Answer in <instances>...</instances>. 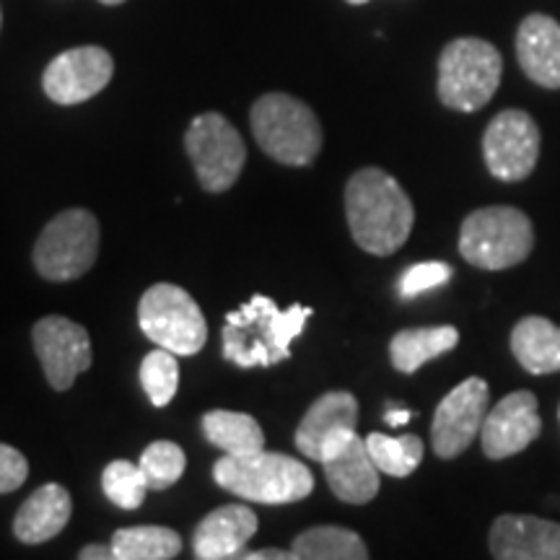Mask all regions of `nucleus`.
<instances>
[{"label": "nucleus", "mask_w": 560, "mask_h": 560, "mask_svg": "<svg viewBox=\"0 0 560 560\" xmlns=\"http://www.w3.org/2000/svg\"><path fill=\"white\" fill-rule=\"evenodd\" d=\"M346 215L355 244L376 257L395 255L416 223L408 192L392 174L376 166H366L348 179Z\"/></svg>", "instance_id": "obj_1"}, {"label": "nucleus", "mask_w": 560, "mask_h": 560, "mask_svg": "<svg viewBox=\"0 0 560 560\" xmlns=\"http://www.w3.org/2000/svg\"><path fill=\"white\" fill-rule=\"evenodd\" d=\"M310 317V306L293 304L283 312L276 301L257 293L240 310L226 314L223 359L242 369L276 366L291 359V342L304 332Z\"/></svg>", "instance_id": "obj_2"}, {"label": "nucleus", "mask_w": 560, "mask_h": 560, "mask_svg": "<svg viewBox=\"0 0 560 560\" xmlns=\"http://www.w3.org/2000/svg\"><path fill=\"white\" fill-rule=\"evenodd\" d=\"M213 478L229 493L265 506L304 501L314 490V475L304 462L265 450L244 457L226 454L213 465Z\"/></svg>", "instance_id": "obj_3"}, {"label": "nucleus", "mask_w": 560, "mask_h": 560, "mask_svg": "<svg viewBox=\"0 0 560 560\" xmlns=\"http://www.w3.org/2000/svg\"><path fill=\"white\" fill-rule=\"evenodd\" d=\"M252 136L270 159L306 166L322 151V125L310 104L289 94H265L252 107Z\"/></svg>", "instance_id": "obj_4"}, {"label": "nucleus", "mask_w": 560, "mask_h": 560, "mask_svg": "<svg viewBox=\"0 0 560 560\" xmlns=\"http://www.w3.org/2000/svg\"><path fill=\"white\" fill-rule=\"evenodd\" d=\"M535 249L529 215L511 206L472 210L459 229V255L475 268L506 270L522 265Z\"/></svg>", "instance_id": "obj_5"}, {"label": "nucleus", "mask_w": 560, "mask_h": 560, "mask_svg": "<svg viewBox=\"0 0 560 560\" xmlns=\"http://www.w3.org/2000/svg\"><path fill=\"white\" fill-rule=\"evenodd\" d=\"M501 52L486 39L459 37L439 58V100L454 112H478L501 86Z\"/></svg>", "instance_id": "obj_6"}, {"label": "nucleus", "mask_w": 560, "mask_h": 560, "mask_svg": "<svg viewBox=\"0 0 560 560\" xmlns=\"http://www.w3.org/2000/svg\"><path fill=\"white\" fill-rule=\"evenodd\" d=\"M100 255V221L83 208L62 210L34 244V268L45 280L66 283L91 270Z\"/></svg>", "instance_id": "obj_7"}, {"label": "nucleus", "mask_w": 560, "mask_h": 560, "mask_svg": "<svg viewBox=\"0 0 560 560\" xmlns=\"http://www.w3.org/2000/svg\"><path fill=\"white\" fill-rule=\"evenodd\" d=\"M138 322L145 338L174 355L200 353L208 340V322L198 301L174 283H156L138 304Z\"/></svg>", "instance_id": "obj_8"}, {"label": "nucleus", "mask_w": 560, "mask_h": 560, "mask_svg": "<svg viewBox=\"0 0 560 560\" xmlns=\"http://www.w3.org/2000/svg\"><path fill=\"white\" fill-rule=\"evenodd\" d=\"M185 149L202 190L226 192L244 170L247 149L240 130L219 112H206L192 120L185 136Z\"/></svg>", "instance_id": "obj_9"}, {"label": "nucleus", "mask_w": 560, "mask_h": 560, "mask_svg": "<svg viewBox=\"0 0 560 560\" xmlns=\"http://www.w3.org/2000/svg\"><path fill=\"white\" fill-rule=\"evenodd\" d=\"M482 156L495 179H527L540 159V128L524 109H503L486 128Z\"/></svg>", "instance_id": "obj_10"}, {"label": "nucleus", "mask_w": 560, "mask_h": 560, "mask_svg": "<svg viewBox=\"0 0 560 560\" xmlns=\"http://www.w3.org/2000/svg\"><path fill=\"white\" fill-rule=\"evenodd\" d=\"M488 410L490 389L486 380L470 376V380L457 384L433 412L431 444L436 457L454 459L462 452H467L475 436H480Z\"/></svg>", "instance_id": "obj_11"}, {"label": "nucleus", "mask_w": 560, "mask_h": 560, "mask_svg": "<svg viewBox=\"0 0 560 560\" xmlns=\"http://www.w3.org/2000/svg\"><path fill=\"white\" fill-rule=\"evenodd\" d=\"M34 350H37L42 369H45L47 382L52 389L66 392L75 376L83 374L91 366V340L79 322L60 317L39 319L32 330Z\"/></svg>", "instance_id": "obj_12"}, {"label": "nucleus", "mask_w": 560, "mask_h": 560, "mask_svg": "<svg viewBox=\"0 0 560 560\" xmlns=\"http://www.w3.org/2000/svg\"><path fill=\"white\" fill-rule=\"evenodd\" d=\"M112 73H115V60L104 47H73L47 66L42 89L55 104L70 107L100 94L112 81Z\"/></svg>", "instance_id": "obj_13"}, {"label": "nucleus", "mask_w": 560, "mask_h": 560, "mask_svg": "<svg viewBox=\"0 0 560 560\" xmlns=\"http://www.w3.org/2000/svg\"><path fill=\"white\" fill-rule=\"evenodd\" d=\"M537 397L529 389H516L488 410L480 429V444L488 459H509L527 450L542 433Z\"/></svg>", "instance_id": "obj_14"}, {"label": "nucleus", "mask_w": 560, "mask_h": 560, "mask_svg": "<svg viewBox=\"0 0 560 560\" xmlns=\"http://www.w3.org/2000/svg\"><path fill=\"white\" fill-rule=\"evenodd\" d=\"M355 423H359V400L350 392H327L299 423L296 450L322 465L353 436Z\"/></svg>", "instance_id": "obj_15"}, {"label": "nucleus", "mask_w": 560, "mask_h": 560, "mask_svg": "<svg viewBox=\"0 0 560 560\" xmlns=\"http://www.w3.org/2000/svg\"><path fill=\"white\" fill-rule=\"evenodd\" d=\"M490 556L499 560H560V524L503 514L490 527Z\"/></svg>", "instance_id": "obj_16"}, {"label": "nucleus", "mask_w": 560, "mask_h": 560, "mask_svg": "<svg viewBox=\"0 0 560 560\" xmlns=\"http://www.w3.org/2000/svg\"><path fill=\"white\" fill-rule=\"evenodd\" d=\"M322 467H325V478L332 493L340 501L363 506L380 493V467L371 459L366 439H361L359 433H353L338 452L322 462Z\"/></svg>", "instance_id": "obj_17"}, {"label": "nucleus", "mask_w": 560, "mask_h": 560, "mask_svg": "<svg viewBox=\"0 0 560 560\" xmlns=\"http://www.w3.org/2000/svg\"><path fill=\"white\" fill-rule=\"evenodd\" d=\"M516 58L529 81L560 89V24L545 13H532L516 32Z\"/></svg>", "instance_id": "obj_18"}, {"label": "nucleus", "mask_w": 560, "mask_h": 560, "mask_svg": "<svg viewBox=\"0 0 560 560\" xmlns=\"http://www.w3.org/2000/svg\"><path fill=\"white\" fill-rule=\"evenodd\" d=\"M257 532V514L244 506H221L210 511L195 529L192 548L200 560L240 558Z\"/></svg>", "instance_id": "obj_19"}, {"label": "nucleus", "mask_w": 560, "mask_h": 560, "mask_svg": "<svg viewBox=\"0 0 560 560\" xmlns=\"http://www.w3.org/2000/svg\"><path fill=\"white\" fill-rule=\"evenodd\" d=\"M70 511H73V503H70L68 490L58 482H47L21 503L16 520H13V535L26 545L52 540L66 529Z\"/></svg>", "instance_id": "obj_20"}, {"label": "nucleus", "mask_w": 560, "mask_h": 560, "mask_svg": "<svg viewBox=\"0 0 560 560\" xmlns=\"http://www.w3.org/2000/svg\"><path fill=\"white\" fill-rule=\"evenodd\" d=\"M511 353L529 374L560 371V327L545 317H524L511 330Z\"/></svg>", "instance_id": "obj_21"}, {"label": "nucleus", "mask_w": 560, "mask_h": 560, "mask_svg": "<svg viewBox=\"0 0 560 560\" xmlns=\"http://www.w3.org/2000/svg\"><path fill=\"white\" fill-rule=\"evenodd\" d=\"M459 330L452 325L439 327H412V330L397 332L389 342L392 366L402 374H416L420 366L450 353L457 348Z\"/></svg>", "instance_id": "obj_22"}, {"label": "nucleus", "mask_w": 560, "mask_h": 560, "mask_svg": "<svg viewBox=\"0 0 560 560\" xmlns=\"http://www.w3.org/2000/svg\"><path fill=\"white\" fill-rule=\"evenodd\" d=\"M202 433L213 446L231 457H244L265 450L262 425L247 412L210 410L202 416Z\"/></svg>", "instance_id": "obj_23"}, {"label": "nucleus", "mask_w": 560, "mask_h": 560, "mask_svg": "<svg viewBox=\"0 0 560 560\" xmlns=\"http://www.w3.org/2000/svg\"><path fill=\"white\" fill-rule=\"evenodd\" d=\"M296 560H366V542L346 527H312L293 540Z\"/></svg>", "instance_id": "obj_24"}, {"label": "nucleus", "mask_w": 560, "mask_h": 560, "mask_svg": "<svg viewBox=\"0 0 560 560\" xmlns=\"http://www.w3.org/2000/svg\"><path fill=\"white\" fill-rule=\"evenodd\" d=\"M182 550V537L170 527H128L112 537L117 560H170Z\"/></svg>", "instance_id": "obj_25"}, {"label": "nucleus", "mask_w": 560, "mask_h": 560, "mask_svg": "<svg viewBox=\"0 0 560 560\" xmlns=\"http://www.w3.org/2000/svg\"><path fill=\"white\" fill-rule=\"evenodd\" d=\"M366 446L380 472L392 478H408L423 462V441L412 433L392 439L387 433H369Z\"/></svg>", "instance_id": "obj_26"}, {"label": "nucleus", "mask_w": 560, "mask_h": 560, "mask_svg": "<svg viewBox=\"0 0 560 560\" xmlns=\"http://www.w3.org/2000/svg\"><path fill=\"white\" fill-rule=\"evenodd\" d=\"M140 384H143L151 405L166 408V405L172 402V397L177 395L179 387L177 355L166 348L151 350L143 359V363H140Z\"/></svg>", "instance_id": "obj_27"}, {"label": "nucleus", "mask_w": 560, "mask_h": 560, "mask_svg": "<svg viewBox=\"0 0 560 560\" xmlns=\"http://www.w3.org/2000/svg\"><path fill=\"white\" fill-rule=\"evenodd\" d=\"M102 488H104V495H107L115 506L128 509V511L138 509L140 503L145 501V490H151L149 480H145L143 470H140V465H132L128 459L109 462V465L104 467Z\"/></svg>", "instance_id": "obj_28"}, {"label": "nucleus", "mask_w": 560, "mask_h": 560, "mask_svg": "<svg viewBox=\"0 0 560 560\" xmlns=\"http://www.w3.org/2000/svg\"><path fill=\"white\" fill-rule=\"evenodd\" d=\"M140 470H143L145 480H149L151 490H166L174 482H179L185 475V452L179 450L174 441H153L151 446H145V452L140 454Z\"/></svg>", "instance_id": "obj_29"}, {"label": "nucleus", "mask_w": 560, "mask_h": 560, "mask_svg": "<svg viewBox=\"0 0 560 560\" xmlns=\"http://www.w3.org/2000/svg\"><path fill=\"white\" fill-rule=\"evenodd\" d=\"M452 276H454V268L446 262H439V260L418 262L402 272L400 283H397V293H400V299H416L420 293L450 283Z\"/></svg>", "instance_id": "obj_30"}, {"label": "nucleus", "mask_w": 560, "mask_h": 560, "mask_svg": "<svg viewBox=\"0 0 560 560\" xmlns=\"http://www.w3.org/2000/svg\"><path fill=\"white\" fill-rule=\"evenodd\" d=\"M30 478V462L9 444H0V493H13Z\"/></svg>", "instance_id": "obj_31"}, {"label": "nucleus", "mask_w": 560, "mask_h": 560, "mask_svg": "<svg viewBox=\"0 0 560 560\" xmlns=\"http://www.w3.org/2000/svg\"><path fill=\"white\" fill-rule=\"evenodd\" d=\"M240 558H244V560H296V558H293V550H278V548L257 550V552H242Z\"/></svg>", "instance_id": "obj_32"}, {"label": "nucleus", "mask_w": 560, "mask_h": 560, "mask_svg": "<svg viewBox=\"0 0 560 560\" xmlns=\"http://www.w3.org/2000/svg\"><path fill=\"white\" fill-rule=\"evenodd\" d=\"M79 558L81 560H109V558H115V552H112V548H102V545H86V548L79 552Z\"/></svg>", "instance_id": "obj_33"}, {"label": "nucleus", "mask_w": 560, "mask_h": 560, "mask_svg": "<svg viewBox=\"0 0 560 560\" xmlns=\"http://www.w3.org/2000/svg\"><path fill=\"white\" fill-rule=\"evenodd\" d=\"M410 418H412V412L402 410V408H389L387 412H384V420H387V425H392V429H400V425L408 423Z\"/></svg>", "instance_id": "obj_34"}, {"label": "nucleus", "mask_w": 560, "mask_h": 560, "mask_svg": "<svg viewBox=\"0 0 560 560\" xmlns=\"http://www.w3.org/2000/svg\"><path fill=\"white\" fill-rule=\"evenodd\" d=\"M104 5H120V3H125V0H102Z\"/></svg>", "instance_id": "obj_35"}, {"label": "nucleus", "mask_w": 560, "mask_h": 560, "mask_svg": "<svg viewBox=\"0 0 560 560\" xmlns=\"http://www.w3.org/2000/svg\"><path fill=\"white\" fill-rule=\"evenodd\" d=\"M350 5H363V3H369V0H348Z\"/></svg>", "instance_id": "obj_36"}, {"label": "nucleus", "mask_w": 560, "mask_h": 560, "mask_svg": "<svg viewBox=\"0 0 560 560\" xmlns=\"http://www.w3.org/2000/svg\"><path fill=\"white\" fill-rule=\"evenodd\" d=\"M0 24H3V13H0Z\"/></svg>", "instance_id": "obj_37"}, {"label": "nucleus", "mask_w": 560, "mask_h": 560, "mask_svg": "<svg viewBox=\"0 0 560 560\" xmlns=\"http://www.w3.org/2000/svg\"><path fill=\"white\" fill-rule=\"evenodd\" d=\"M558 418H560V410H558Z\"/></svg>", "instance_id": "obj_38"}]
</instances>
